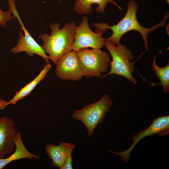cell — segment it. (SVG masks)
Here are the masks:
<instances>
[{
	"mask_svg": "<svg viewBox=\"0 0 169 169\" xmlns=\"http://www.w3.org/2000/svg\"><path fill=\"white\" fill-rule=\"evenodd\" d=\"M169 133V116H163L155 118L147 128L135 133L132 137L133 142L127 150L122 152H116L111 150L108 151L119 155L124 163H127L131 152L136 144L142 139L155 134L163 136Z\"/></svg>",
	"mask_w": 169,
	"mask_h": 169,
	"instance_id": "cell-8",
	"label": "cell"
},
{
	"mask_svg": "<svg viewBox=\"0 0 169 169\" xmlns=\"http://www.w3.org/2000/svg\"><path fill=\"white\" fill-rule=\"evenodd\" d=\"M55 64L56 75L63 80L76 81L84 76L75 51L64 55Z\"/></svg>",
	"mask_w": 169,
	"mask_h": 169,
	"instance_id": "cell-9",
	"label": "cell"
},
{
	"mask_svg": "<svg viewBox=\"0 0 169 169\" xmlns=\"http://www.w3.org/2000/svg\"><path fill=\"white\" fill-rule=\"evenodd\" d=\"M13 15L14 18H17L20 25V29L23 31L24 34L20 31L17 44L12 48L10 52L17 54L23 52L30 57L36 54L42 57L46 63H50L49 56L46 54L42 46L40 45L32 37L26 29L19 15L17 10L14 11Z\"/></svg>",
	"mask_w": 169,
	"mask_h": 169,
	"instance_id": "cell-7",
	"label": "cell"
},
{
	"mask_svg": "<svg viewBox=\"0 0 169 169\" xmlns=\"http://www.w3.org/2000/svg\"><path fill=\"white\" fill-rule=\"evenodd\" d=\"M6 102L5 100L0 98V109L6 104Z\"/></svg>",
	"mask_w": 169,
	"mask_h": 169,
	"instance_id": "cell-18",
	"label": "cell"
},
{
	"mask_svg": "<svg viewBox=\"0 0 169 169\" xmlns=\"http://www.w3.org/2000/svg\"><path fill=\"white\" fill-rule=\"evenodd\" d=\"M75 146L73 144L63 142H60L57 146L52 144L46 145V152L51 160V165L61 169L66 159L72 153Z\"/></svg>",
	"mask_w": 169,
	"mask_h": 169,
	"instance_id": "cell-11",
	"label": "cell"
},
{
	"mask_svg": "<svg viewBox=\"0 0 169 169\" xmlns=\"http://www.w3.org/2000/svg\"><path fill=\"white\" fill-rule=\"evenodd\" d=\"M104 45L109 51L112 60L110 63V69L109 72L101 76L100 79L115 74L123 76L133 83L136 84L137 81L132 73L135 67L134 63L131 61L133 59L131 52L125 45L120 43L116 46L106 40Z\"/></svg>",
	"mask_w": 169,
	"mask_h": 169,
	"instance_id": "cell-3",
	"label": "cell"
},
{
	"mask_svg": "<svg viewBox=\"0 0 169 169\" xmlns=\"http://www.w3.org/2000/svg\"><path fill=\"white\" fill-rule=\"evenodd\" d=\"M13 121L4 116L0 117V159L13 153L17 133Z\"/></svg>",
	"mask_w": 169,
	"mask_h": 169,
	"instance_id": "cell-10",
	"label": "cell"
},
{
	"mask_svg": "<svg viewBox=\"0 0 169 169\" xmlns=\"http://www.w3.org/2000/svg\"><path fill=\"white\" fill-rule=\"evenodd\" d=\"M15 150L8 157L0 159V169L4 168L8 164L13 161L28 158L35 160L39 159L37 155L30 152L24 145L22 140L21 135L19 131L17 132L15 139Z\"/></svg>",
	"mask_w": 169,
	"mask_h": 169,
	"instance_id": "cell-12",
	"label": "cell"
},
{
	"mask_svg": "<svg viewBox=\"0 0 169 169\" xmlns=\"http://www.w3.org/2000/svg\"><path fill=\"white\" fill-rule=\"evenodd\" d=\"M76 26L74 21L65 24L61 29L59 23H53L49 25L50 34L44 33L38 36L43 42V48L54 63L72 50Z\"/></svg>",
	"mask_w": 169,
	"mask_h": 169,
	"instance_id": "cell-2",
	"label": "cell"
},
{
	"mask_svg": "<svg viewBox=\"0 0 169 169\" xmlns=\"http://www.w3.org/2000/svg\"><path fill=\"white\" fill-rule=\"evenodd\" d=\"M155 57L152 62L151 68L154 71L155 75L160 80V83L157 84L151 83L152 86L156 84L161 85L163 87V90L165 93L169 91V62L164 67H161L156 64Z\"/></svg>",
	"mask_w": 169,
	"mask_h": 169,
	"instance_id": "cell-15",
	"label": "cell"
},
{
	"mask_svg": "<svg viewBox=\"0 0 169 169\" xmlns=\"http://www.w3.org/2000/svg\"><path fill=\"white\" fill-rule=\"evenodd\" d=\"M12 13L8 9L6 11L2 10L0 8V26L5 27L8 22L12 19Z\"/></svg>",
	"mask_w": 169,
	"mask_h": 169,
	"instance_id": "cell-16",
	"label": "cell"
},
{
	"mask_svg": "<svg viewBox=\"0 0 169 169\" xmlns=\"http://www.w3.org/2000/svg\"><path fill=\"white\" fill-rule=\"evenodd\" d=\"M109 3L115 4L121 9V8L112 0H77L74 3L73 9L79 14L87 15L93 11L91 5L96 4L98 5V7L95 11L103 13Z\"/></svg>",
	"mask_w": 169,
	"mask_h": 169,
	"instance_id": "cell-14",
	"label": "cell"
},
{
	"mask_svg": "<svg viewBox=\"0 0 169 169\" xmlns=\"http://www.w3.org/2000/svg\"><path fill=\"white\" fill-rule=\"evenodd\" d=\"M106 31L99 30H95V33L93 32L89 26L88 18L83 17L82 22L75 27L72 50L77 52L89 47L101 49L106 40L102 37L103 33Z\"/></svg>",
	"mask_w": 169,
	"mask_h": 169,
	"instance_id": "cell-6",
	"label": "cell"
},
{
	"mask_svg": "<svg viewBox=\"0 0 169 169\" xmlns=\"http://www.w3.org/2000/svg\"><path fill=\"white\" fill-rule=\"evenodd\" d=\"M83 76L90 78L99 77L106 72L110 62L109 54L101 49H82L76 52Z\"/></svg>",
	"mask_w": 169,
	"mask_h": 169,
	"instance_id": "cell-5",
	"label": "cell"
},
{
	"mask_svg": "<svg viewBox=\"0 0 169 169\" xmlns=\"http://www.w3.org/2000/svg\"><path fill=\"white\" fill-rule=\"evenodd\" d=\"M139 7L138 4L133 0L129 1L127 4V10L124 18L117 24L110 26L106 23H93L96 30H107L110 29L112 31L111 35L106 40L116 45L120 44L122 36L125 33L131 30L139 32L141 34L144 42L146 51H149L148 43L149 34L159 27H163L168 17V14L161 22L150 28H146L141 26L137 19L136 13Z\"/></svg>",
	"mask_w": 169,
	"mask_h": 169,
	"instance_id": "cell-1",
	"label": "cell"
},
{
	"mask_svg": "<svg viewBox=\"0 0 169 169\" xmlns=\"http://www.w3.org/2000/svg\"><path fill=\"white\" fill-rule=\"evenodd\" d=\"M72 157L71 153L66 159L61 169H72Z\"/></svg>",
	"mask_w": 169,
	"mask_h": 169,
	"instance_id": "cell-17",
	"label": "cell"
},
{
	"mask_svg": "<svg viewBox=\"0 0 169 169\" xmlns=\"http://www.w3.org/2000/svg\"><path fill=\"white\" fill-rule=\"evenodd\" d=\"M59 2H61L62 0H59Z\"/></svg>",
	"mask_w": 169,
	"mask_h": 169,
	"instance_id": "cell-20",
	"label": "cell"
},
{
	"mask_svg": "<svg viewBox=\"0 0 169 169\" xmlns=\"http://www.w3.org/2000/svg\"><path fill=\"white\" fill-rule=\"evenodd\" d=\"M51 67V66L49 64L46 63L38 75L32 81L18 91L16 92L13 97L9 101L7 102L0 110L4 109L6 106L10 104H15L20 100L28 95L37 84L45 77Z\"/></svg>",
	"mask_w": 169,
	"mask_h": 169,
	"instance_id": "cell-13",
	"label": "cell"
},
{
	"mask_svg": "<svg viewBox=\"0 0 169 169\" xmlns=\"http://www.w3.org/2000/svg\"><path fill=\"white\" fill-rule=\"evenodd\" d=\"M167 3L169 4V0H166Z\"/></svg>",
	"mask_w": 169,
	"mask_h": 169,
	"instance_id": "cell-19",
	"label": "cell"
},
{
	"mask_svg": "<svg viewBox=\"0 0 169 169\" xmlns=\"http://www.w3.org/2000/svg\"><path fill=\"white\" fill-rule=\"evenodd\" d=\"M112 105V101L109 96L104 95L98 101L76 110L72 114V117L84 124L88 135L91 136L96 126L102 122Z\"/></svg>",
	"mask_w": 169,
	"mask_h": 169,
	"instance_id": "cell-4",
	"label": "cell"
}]
</instances>
